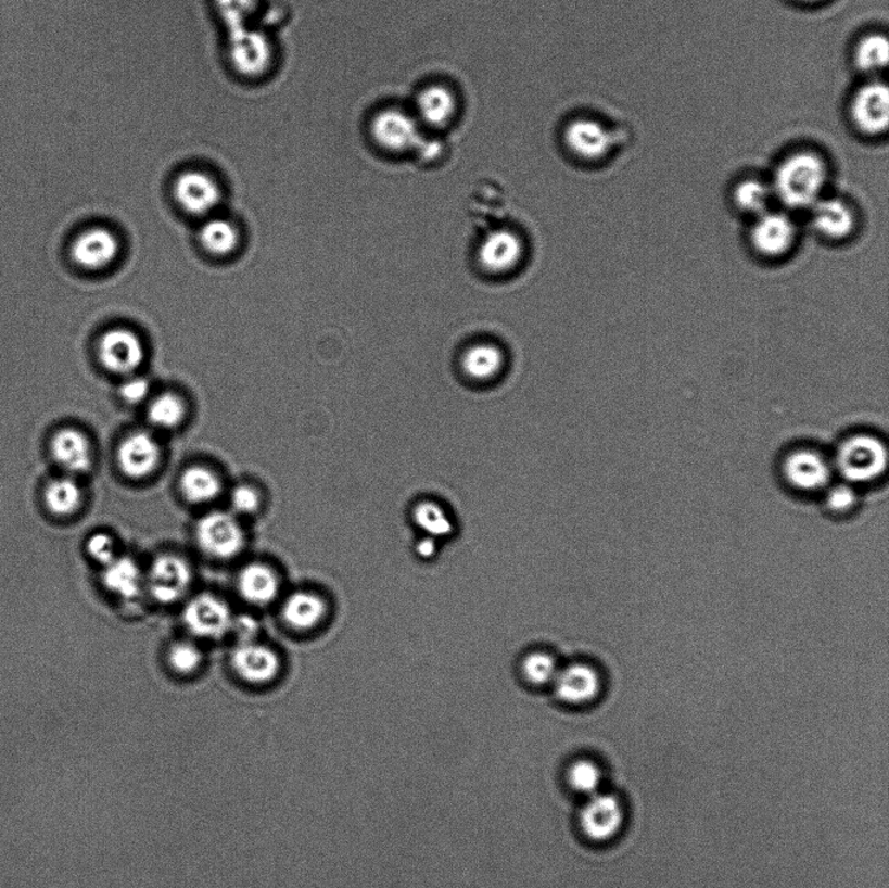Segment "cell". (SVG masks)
<instances>
[{"instance_id":"1","label":"cell","mask_w":889,"mask_h":888,"mask_svg":"<svg viewBox=\"0 0 889 888\" xmlns=\"http://www.w3.org/2000/svg\"><path fill=\"white\" fill-rule=\"evenodd\" d=\"M826 181L827 168L821 156L800 152L780 163L771 189L784 205L800 211L821 200Z\"/></svg>"},{"instance_id":"2","label":"cell","mask_w":889,"mask_h":888,"mask_svg":"<svg viewBox=\"0 0 889 888\" xmlns=\"http://www.w3.org/2000/svg\"><path fill=\"white\" fill-rule=\"evenodd\" d=\"M226 61L240 80L259 83L277 67L278 48L269 30L253 24L227 33Z\"/></svg>"},{"instance_id":"3","label":"cell","mask_w":889,"mask_h":888,"mask_svg":"<svg viewBox=\"0 0 889 888\" xmlns=\"http://www.w3.org/2000/svg\"><path fill=\"white\" fill-rule=\"evenodd\" d=\"M888 451L877 436L860 434L841 444L836 467L848 483L873 482L886 472Z\"/></svg>"},{"instance_id":"4","label":"cell","mask_w":889,"mask_h":888,"mask_svg":"<svg viewBox=\"0 0 889 888\" xmlns=\"http://www.w3.org/2000/svg\"><path fill=\"white\" fill-rule=\"evenodd\" d=\"M195 538L207 555L231 559L243 550L244 532L237 519L227 512L207 513L195 527Z\"/></svg>"},{"instance_id":"5","label":"cell","mask_w":889,"mask_h":888,"mask_svg":"<svg viewBox=\"0 0 889 888\" xmlns=\"http://www.w3.org/2000/svg\"><path fill=\"white\" fill-rule=\"evenodd\" d=\"M182 620L193 635L215 639L231 631L233 617L224 599L204 593L189 600Z\"/></svg>"},{"instance_id":"6","label":"cell","mask_w":889,"mask_h":888,"mask_svg":"<svg viewBox=\"0 0 889 888\" xmlns=\"http://www.w3.org/2000/svg\"><path fill=\"white\" fill-rule=\"evenodd\" d=\"M174 195L178 204L192 215L211 214L221 200L217 179L200 168L186 169L176 178Z\"/></svg>"},{"instance_id":"7","label":"cell","mask_w":889,"mask_h":888,"mask_svg":"<svg viewBox=\"0 0 889 888\" xmlns=\"http://www.w3.org/2000/svg\"><path fill=\"white\" fill-rule=\"evenodd\" d=\"M192 583L191 567L173 554L161 555L150 566L148 587L161 604H175L186 596Z\"/></svg>"},{"instance_id":"8","label":"cell","mask_w":889,"mask_h":888,"mask_svg":"<svg viewBox=\"0 0 889 888\" xmlns=\"http://www.w3.org/2000/svg\"><path fill=\"white\" fill-rule=\"evenodd\" d=\"M851 117L860 132L880 136L887 132L889 124V91L885 83L873 81L864 85L854 94Z\"/></svg>"},{"instance_id":"9","label":"cell","mask_w":889,"mask_h":888,"mask_svg":"<svg viewBox=\"0 0 889 888\" xmlns=\"http://www.w3.org/2000/svg\"><path fill=\"white\" fill-rule=\"evenodd\" d=\"M580 824L590 840H610L624 824L623 805L612 795L594 794L581 811Z\"/></svg>"},{"instance_id":"10","label":"cell","mask_w":889,"mask_h":888,"mask_svg":"<svg viewBox=\"0 0 889 888\" xmlns=\"http://www.w3.org/2000/svg\"><path fill=\"white\" fill-rule=\"evenodd\" d=\"M100 358L103 367L115 375L130 376L145 360V350L132 331L110 330L100 342Z\"/></svg>"},{"instance_id":"11","label":"cell","mask_w":889,"mask_h":888,"mask_svg":"<svg viewBox=\"0 0 889 888\" xmlns=\"http://www.w3.org/2000/svg\"><path fill=\"white\" fill-rule=\"evenodd\" d=\"M231 664L239 677L253 685L270 683L280 672L277 652L254 642L240 643L232 651Z\"/></svg>"},{"instance_id":"12","label":"cell","mask_w":889,"mask_h":888,"mask_svg":"<svg viewBox=\"0 0 889 888\" xmlns=\"http://www.w3.org/2000/svg\"><path fill=\"white\" fill-rule=\"evenodd\" d=\"M783 474L790 486L810 493L827 486L833 469L820 453L797 449L784 460Z\"/></svg>"},{"instance_id":"13","label":"cell","mask_w":889,"mask_h":888,"mask_svg":"<svg viewBox=\"0 0 889 888\" xmlns=\"http://www.w3.org/2000/svg\"><path fill=\"white\" fill-rule=\"evenodd\" d=\"M797 228L792 218L783 213H764L751 230V243L758 253L770 258L786 254L796 241Z\"/></svg>"},{"instance_id":"14","label":"cell","mask_w":889,"mask_h":888,"mask_svg":"<svg viewBox=\"0 0 889 888\" xmlns=\"http://www.w3.org/2000/svg\"><path fill=\"white\" fill-rule=\"evenodd\" d=\"M50 454L63 474L80 475L89 472L93 466V451L88 436L74 428L59 430L52 436Z\"/></svg>"},{"instance_id":"15","label":"cell","mask_w":889,"mask_h":888,"mask_svg":"<svg viewBox=\"0 0 889 888\" xmlns=\"http://www.w3.org/2000/svg\"><path fill=\"white\" fill-rule=\"evenodd\" d=\"M116 459L117 466L129 479H145L158 467L161 459L160 444L149 433H135L127 436L119 444Z\"/></svg>"},{"instance_id":"16","label":"cell","mask_w":889,"mask_h":888,"mask_svg":"<svg viewBox=\"0 0 889 888\" xmlns=\"http://www.w3.org/2000/svg\"><path fill=\"white\" fill-rule=\"evenodd\" d=\"M551 687L560 701L585 705L598 697L601 682L598 671L592 665L572 663L560 668Z\"/></svg>"},{"instance_id":"17","label":"cell","mask_w":889,"mask_h":888,"mask_svg":"<svg viewBox=\"0 0 889 888\" xmlns=\"http://www.w3.org/2000/svg\"><path fill=\"white\" fill-rule=\"evenodd\" d=\"M119 245L113 232L91 228L78 237L72 246L75 263L87 270H101L114 263Z\"/></svg>"},{"instance_id":"18","label":"cell","mask_w":889,"mask_h":888,"mask_svg":"<svg viewBox=\"0 0 889 888\" xmlns=\"http://www.w3.org/2000/svg\"><path fill=\"white\" fill-rule=\"evenodd\" d=\"M814 230L823 237L842 240L851 237L855 228V215L846 202L836 199L818 200L812 206Z\"/></svg>"},{"instance_id":"19","label":"cell","mask_w":889,"mask_h":888,"mask_svg":"<svg viewBox=\"0 0 889 888\" xmlns=\"http://www.w3.org/2000/svg\"><path fill=\"white\" fill-rule=\"evenodd\" d=\"M522 256V244L515 233L499 230L488 231L480 246V259L490 271L505 272L518 265Z\"/></svg>"},{"instance_id":"20","label":"cell","mask_w":889,"mask_h":888,"mask_svg":"<svg viewBox=\"0 0 889 888\" xmlns=\"http://www.w3.org/2000/svg\"><path fill=\"white\" fill-rule=\"evenodd\" d=\"M82 499V489L74 475L52 477L42 489L43 507L56 519L71 518L80 509Z\"/></svg>"},{"instance_id":"21","label":"cell","mask_w":889,"mask_h":888,"mask_svg":"<svg viewBox=\"0 0 889 888\" xmlns=\"http://www.w3.org/2000/svg\"><path fill=\"white\" fill-rule=\"evenodd\" d=\"M239 592L247 602L256 606H266L272 602L279 594V579L277 573L263 563H251L239 574Z\"/></svg>"},{"instance_id":"22","label":"cell","mask_w":889,"mask_h":888,"mask_svg":"<svg viewBox=\"0 0 889 888\" xmlns=\"http://www.w3.org/2000/svg\"><path fill=\"white\" fill-rule=\"evenodd\" d=\"M327 606L322 597L312 592L292 593L282 607L284 623L292 630L309 631L322 622Z\"/></svg>"},{"instance_id":"23","label":"cell","mask_w":889,"mask_h":888,"mask_svg":"<svg viewBox=\"0 0 889 888\" xmlns=\"http://www.w3.org/2000/svg\"><path fill=\"white\" fill-rule=\"evenodd\" d=\"M102 583L116 597L129 600L140 596L143 578L139 564L132 558L116 557L103 567Z\"/></svg>"},{"instance_id":"24","label":"cell","mask_w":889,"mask_h":888,"mask_svg":"<svg viewBox=\"0 0 889 888\" xmlns=\"http://www.w3.org/2000/svg\"><path fill=\"white\" fill-rule=\"evenodd\" d=\"M180 492L188 502L205 505L220 493L221 482L213 470L205 467H191L180 475Z\"/></svg>"},{"instance_id":"25","label":"cell","mask_w":889,"mask_h":888,"mask_svg":"<svg viewBox=\"0 0 889 888\" xmlns=\"http://www.w3.org/2000/svg\"><path fill=\"white\" fill-rule=\"evenodd\" d=\"M213 11L228 31L257 24L264 0H212Z\"/></svg>"},{"instance_id":"26","label":"cell","mask_w":889,"mask_h":888,"mask_svg":"<svg viewBox=\"0 0 889 888\" xmlns=\"http://www.w3.org/2000/svg\"><path fill=\"white\" fill-rule=\"evenodd\" d=\"M573 148L587 160H598L611 148V135L599 123L583 120L571 129Z\"/></svg>"},{"instance_id":"27","label":"cell","mask_w":889,"mask_h":888,"mask_svg":"<svg viewBox=\"0 0 889 888\" xmlns=\"http://www.w3.org/2000/svg\"><path fill=\"white\" fill-rule=\"evenodd\" d=\"M415 524L427 537L435 541L446 538L454 533V521L448 512L436 502L418 503L414 509Z\"/></svg>"},{"instance_id":"28","label":"cell","mask_w":889,"mask_h":888,"mask_svg":"<svg viewBox=\"0 0 889 888\" xmlns=\"http://www.w3.org/2000/svg\"><path fill=\"white\" fill-rule=\"evenodd\" d=\"M889 61V42L885 35L862 38L854 51V63L864 74L884 71Z\"/></svg>"},{"instance_id":"29","label":"cell","mask_w":889,"mask_h":888,"mask_svg":"<svg viewBox=\"0 0 889 888\" xmlns=\"http://www.w3.org/2000/svg\"><path fill=\"white\" fill-rule=\"evenodd\" d=\"M201 243L215 256H227L239 243V234L230 221L221 218L208 219L200 232Z\"/></svg>"},{"instance_id":"30","label":"cell","mask_w":889,"mask_h":888,"mask_svg":"<svg viewBox=\"0 0 889 888\" xmlns=\"http://www.w3.org/2000/svg\"><path fill=\"white\" fill-rule=\"evenodd\" d=\"M503 364L501 352L492 344H480L463 356V370L474 380L486 381L499 373Z\"/></svg>"},{"instance_id":"31","label":"cell","mask_w":889,"mask_h":888,"mask_svg":"<svg viewBox=\"0 0 889 888\" xmlns=\"http://www.w3.org/2000/svg\"><path fill=\"white\" fill-rule=\"evenodd\" d=\"M560 665L551 655L545 651H533L522 661V676L529 684L535 687H546L553 685L557 678Z\"/></svg>"},{"instance_id":"32","label":"cell","mask_w":889,"mask_h":888,"mask_svg":"<svg viewBox=\"0 0 889 888\" xmlns=\"http://www.w3.org/2000/svg\"><path fill=\"white\" fill-rule=\"evenodd\" d=\"M773 189L754 179L744 180L735 189V201L741 211L760 215L767 212Z\"/></svg>"},{"instance_id":"33","label":"cell","mask_w":889,"mask_h":888,"mask_svg":"<svg viewBox=\"0 0 889 888\" xmlns=\"http://www.w3.org/2000/svg\"><path fill=\"white\" fill-rule=\"evenodd\" d=\"M186 407L178 396L163 394L149 408V420L155 428L174 429L185 420Z\"/></svg>"},{"instance_id":"34","label":"cell","mask_w":889,"mask_h":888,"mask_svg":"<svg viewBox=\"0 0 889 888\" xmlns=\"http://www.w3.org/2000/svg\"><path fill=\"white\" fill-rule=\"evenodd\" d=\"M568 781L574 791L592 796L599 792L601 772L593 761L580 760L568 772Z\"/></svg>"},{"instance_id":"35","label":"cell","mask_w":889,"mask_h":888,"mask_svg":"<svg viewBox=\"0 0 889 888\" xmlns=\"http://www.w3.org/2000/svg\"><path fill=\"white\" fill-rule=\"evenodd\" d=\"M202 661H204V656L199 646L193 643H176L168 650V663L180 675L193 674L200 669Z\"/></svg>"},{"instance_id":"36","label":"cell","mask_w":889,"mask_h":888,"mask_svg":"<svg viewBox=\"0 0 889 888\" xmlns=\"http://www.w3.org/2000/svg\"><path fill=\"white\" fill-rule=\"evenodd\" d=\"M87 551L89 557L102 567L107 566L117 557L113 537L103 532L90 535L87 541Z\"/></svg>"},{"instance_id":"37","label":"cell","mask_w":889,"mask_h":888,"mask_svg":"<svg viewBox=\"0 0 889 888\" xmlns=\"http://www.w3.org/2000/svg\"><path fill=\"white\" fill-rule=\"evenodd\" d=\"M855 503H858V493L848 482L839 483V485L829 489L826 495V506L829 511L836 513L851 511Z\"/></svg>"},{"instance_id":"38","label":"cell","mask_w":889,"mask_h":888,"mask_svg":"<svg viewBox=\"0 0 889 888\" xmlns=\"http://www.w3.org/2000/svg\"><path fill=\"white\" fill-rule=\"evenodd\" d=\"M231 506L240 515L256 513L261 506L257 490L247 485L234 487L231 493Z\"/></svg>"},{"instance_id":"39","label":"cell","mask_w":889,"mask_h":888,"mask_svg":"<svg viewBox=\"0 0 889 888\" xmlns=\"http://www.w3.org/2000/svg\"><path fill=\"white\" fill-rule=\"evenodd\" d=\"M150 393V384L145 378L132 377L123 383L120 395L129 404H140L147 399Z\"/></svg>"},{"instance_id":"40","label":"cell","mask_w":889,"mask_h":888,"mask_svg":"<svg viewBox=\"0 0 889 888\" xmlns=\"http://www.w3.org/2000/svg\"><path fill=\"white\" fill-rule=\"evenodd\" d=\"M424 115L429 117V119H442L444 113H446V109L448 107V97L444 94V91H431L430 94L424 97L422 103Z\"/></svg>"},{"instance_id":"41","label":"cell","mask_w":889,"mask_h":888,"mask_svg":"<svg viewBox=\"0 0 889 888\" xmlns=\"http://www.w3.org/2000/svg\"><path fill=\"white\" fill-rule=\"evenodd\" d=\"M231 631L239 638V644L251 643L254 642V637L257 635L258 624L256 620L245 616L232 620Z\"/></svg>"},{"instance_id":"42","label":"cell","mask_w":889,"mask_h":888,"mask_svg":"<svg viewBox=\"0 0 889 888\" xmlns=\"http://www.w3.org/2000/svg\"><path fill=\"white\" fill-rule=\"evenodd\" d=\"M436 550V541L430 537H424L420 544H418V554L421 555L423 558H431L435 554Z\"/></svg>"},{"instance_id":"43","label":"cell","mask_w":889,"mask_h":888,"mask_svg":"<svg viewBox=\"0 0 889 888\" xmlns=\"http://www.w3.org/2000/svg\"><path fill=\"white\" fill-rule=\"evenodd\" d=\"M115 750H116V748H115ZM116 756H117V752H116ZM117 760H119V757H117ZM119 765H120V761H119ZM115 768H116V763H115ZM120 769H122V765H120ZM122 772H123V770H122ZM116 775H117V779H120V778H122V779H126V778H124V774H123V773H122V774H120V773H117V769H116Z\"/></svg>"},{"instance_id":"44","label":"cell","mask_w":889,"mask_h":888,"mask_svg":"<svg viewBox=\"0 0 889 888\" xmlns=\"http://www.w3.org/2000/svg\"><path fill=\"white\" fill-rule=\"evenodd\" d=\"M797 2H802V3H816V2H821V0H797Z\"/></svg>"}]
</instances>
